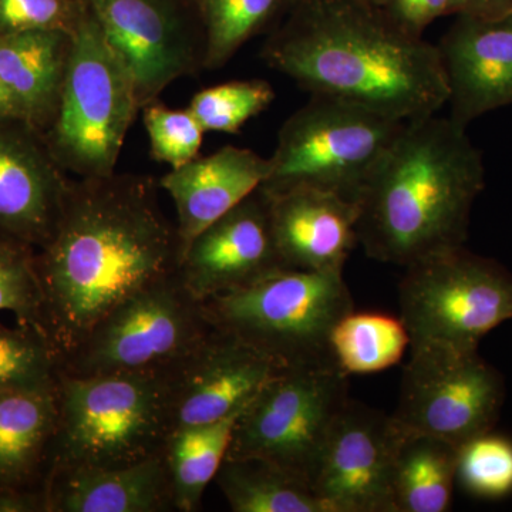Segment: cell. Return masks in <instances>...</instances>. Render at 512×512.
Segmentation results:
<instances>
[{"instance_id": "obj_30", "label": "cell", "mask_w": 512, "mask_h": 512, "mask_svg": "<svg viewBox=\"0 0 512 512\" xmlns=\"http://www.w3.org/2000/svg\"><path fill=\"white\" fill-rule=\"evenodd\" d=\"M457 480L467 493L503 498L512 493V440L493 431L458 448Z\"/></svg>"}, {"instance_id": "obj_36", "label": "cell", "mask_w": 512, "mask_h": 512, "mask_svg": "<svg viewBox=\"0 0 512 512\" xmlns=\"http://www.w3.org/2000/svg\"><path fill=\"white\" fill-rule=\"evenodd\" d=\"M0 512H47L45 493L0 490Z\"/></svg>"}, {"instance_id": "obj_11", "label": "cell", "mask_w": 512, "mask_h": 512, "mask_svg": "<svg viewBox=\"0 0 512 512\" xmlns=\"http://www.w3.org/2000/svg\"><path fill=\"white\" fill-rule=\"evenodd\" d=\"M410 352L392 413L403 433L461 447L493 431L503 409L505 384L478 350L423 346Z\"/></svg>"}, {"instance_id": "obj_37", "label": "cell", "mask_w": 512, "mask_h": 512, "mask_svg": "<svg viewBox=\"0 0 512 512\" xmlns=\"http://www.w3.org/2000/svg\"><path fill=\"white\" fill-rule=\"evenodd\" d=\"M6 120L19 119L15 106H13V101L10 99L8 90H6L5 84H3L2 79H0V121Z\"/></svg>"}, {"instance_id": "obj_14", "label": "cell", "mask_w": 512, "mask_h": 512, "mask_svg": "<svg viewBox=\"0 0 512 512\" xmlns=\"http://www.w3.org/2000/svg\"><path fill=\"white\" fill-rule=\"evenodd\" d=\"M282 369L215 326L197 348L165 369L171 431L214 423L244 409Z\"/></svg>"}, {"instance_id": "obj_2", "label": "cell", "mask_w": 512, "mask_h": 512, "mask_svg": "<svg viewBox=\"0 0 512 512\" xmlns=\"http://www.w3.org/2000/svg\"><path fill=\"white\" fill-rule=\"evenodd\" d=\"M262 57L311 96L390 119L439 113L448 84L439 47L394 28L362 0H293Z\"/></svg>"}, {"instance_id": "obj_20", "label": "cell", "mask_w": 512, "mask_h": 512, "mask_svg": "<svg viewBox=\"0 0 512 512\" xmlns=\"http://www.w3.org/2000/svg\"><path fill=\"white\" fill-rule=\"evenodd\" d=\"M47 512L175 511L164 450L119 468L57 471L45 485Z\"/></svg>"}, {"instance_id": "obj_38", "label": "cell", "mask_w": 512, "mask_h": 512, "mask_svg": "<svg viewBox=\"0 0 512 512\" xmlns=\"http://www.w3.org/2000/svg\"><path fill=\"white\" fill-rule=\"evenodd\" d=\"M362 2H366V3H369V0H362Z\"/></svg>"}, {"instance_id": "obj_25", "label": "cell", "mask_w": 512, "mask_h": 512, "mask_svg": "<svg viewBox=\"0 0 512 512\" xmlns=\"http://www.w3.org/2000/svg\"><path fill=\"white\" fill-rule=\"evenodd\" d=\"M244 409L214 423L171 431L164 453L173 481L175 511L200 508L202 495L227 457L235 424Z\"/></svg>"}, {"instance_id": "obj_33", "label": "cell", "mask_w": 512, "mask_h": 512, "mask_svg": "<svg viewBox=\"0 0 512 512\" xmlns=\"http://www.w3.org/2000/svg\"><path fill=\"white\" fill-rule=\"evenodd\" d=\"M86 8V0H0V36L32 30L72 33Z\"/></svg>"}, {"instance_id": "obj_15", "label": "cell", "mask_w": 512, "mask_h": 512, "mask_svg": "<svg viewBox=\"0 0 512 512\" xmlns=\"http://www.w3.org/2000/svg\"><path fill=\"white\" fill-rule=\"evenodd\" d=\"M286 268L272 231L268 197L262 188L192 239L178 275L204 302L241 291Z\"/></svg>"}, {"instance_id": "obj_28", "label": "cell", "mask_w": 512, "mask_h": 512, "mask_svg": "<svg viewBox=\"0 0 512 512\" xmlns=\"http://www.w3.org/2000/svg\"><path fill=\"white\" fill-rule=\"evenodd\" d=\"M59 373V357L39 330L0 325V393L53 386Z\"/></svg>"}, {"instance_id": "obj_9", "label": "cell", "mask_w": 512, "mask_h": 512, "mask_svg": "<svg viewBox=\"0 0 512 512\" xmlns=\"http://www.w3.org/2000/svg\"><path fill=\"white\" fill-rule=\"evenodd\" d=\"M339 366L285 367L241 413L225 458H261L312 484L336 420L349 402Z\"/></svg>"}, {"instance_id": "obj_26", "label": "cell", "mask_w": 512, "mask_h": 512, "mask_svg": "<svg viewBox=\"0 0 512 512\" xmlns=\"http://www.w3.org/2000/svg\"><path fill=\"white\" fill-rule=\"evenodd\" d=\"M330 345L346 376L369 375L399 363L410 348V339L400 318L352 311L333 329Z\"/></svg>"}, {"instance_id": "obj_32", "label": "cell", "mask_w": 512, "mask_h": 512, "mask_svg": "<svg viewBox=\"0 0 512 512\" xmlns=\"http://www.w3.org/2000/svg\"><path fill=\"white\" fill-rule=\"evenodd\" d=\"M143 121L151 157L158 163L178 168L198 157L205 131L190 110H171L154 101L144 107Z\"/></svg>"}, {"instance_id": "obj_3", "label": "cell", "mask_w": 512, "mask_h": 512, "mask_svg": "<svg viewBox=\"0 0 512 512\" xmlns=\"http://www.w3.org/2000/svg\"><path fill=\"white\" fill-rule=\"evenodd\" d=\"M483 154L448 117L406 121L357 200L366 255L406 266L464 247L484 190Z\"/></svg>"}, {"instance_id": "obj_16", "label": "cell", "mask_w": 512, "mask_h": 512, "mask_svg": "<svg viewBox=\"0 0 512 512\" xmlns=\"http://www.w3.org/2000/svg\"><path fill=\"white\" fill-rule=\"evenodd\" d=\"M70 180L42 136L22 121H0V232L35 249L45 245Z\"/></svg>"}, {"instance_id": "obj_8", "label": "cell", "mask_w": 512, "mask_h": 512, "mask_svg": "<svg viewBox=\"0 0 512 512\" xmlns=\"http://www.w3.org/2000/svg\"><path fill=\"white\" fill-rule=\"evenodd\" d=\"M404 269L400 319L410 349L478 350L487 333L512 319V275L494 259L461 247Z\"/></svg>"}, {"instance_id": "obj_24", "label": "cell", "mask_w": 512, "mask_h": 512, "mask_svg": "<svg viewBox=\"0 0 512 512\" xmlns=\"http://www.w3.org/2000/svg\"><path fill=\"white\" fill-rule=\"evenodd\" d=\"M458 448L434 437L403 433L393 474L396 512L448 510L457 480Z\"/></svg>"}, {"instance_id": "obj_23", "label": "cell", "mask_w": 512, "mask_h": 512, "mask_svg": "<svg viewBox=\"0 0 512 512\" xmlns=\"http://www.w3.org/2000/svg\"><path fill=\"white\" fill-rule=\"evenodd\" d=\"M215 481L234 512H330L309 481L261 458H225Z\"/></svg>"}, {"instance_id": "obj_21", "label": "cell", "mask_w": 512, "mask_h": 512, "mask_svg": "<svg viewBox=\"0 0 512 512\" xmlns=\"http://www.w3.org/2000/svg\"><path fill=\"white\" fill-rule=\"evenodd\" d=\"M72 33L32 30L0 36V79L18 119L45 137L59 109Z\"/></svg>"}, {"instance_id": "obj_1", "label": "cell", "mask_w": 512, "mask_h": 512, "mask_svg": "<svg viewBox=\"0 0 512 512\" xmlns=\"http://www.w3.org/2000/svg\"><path fill=\"white\" fill-rule=\"evenodd\" d=\"M181 258L177 224L153 178H72L56 227L35 254L39 330L60 365L113 309L178 274Z\"/></svg>"}, {"instance_id": "obj_19", "label": "cell", "mask_w": 512, "mask_h": 512, "mask_svg": "<svg viewBox=\"0 0 512 512\" xmlns=\"http://www.w3.org/2000/svg\"><path fill=\"white\" fill-rule=\"evenodd\" d=\"M269 171V158L235 146L171 168L158 187L174 202L183 255L192 239L258 190Z\"/></svg>"}, {"instance_id": "obj_17", "label": "cell", "mask_w": 512, "mask_h": 512, "mask_svg": "<svg viewBox=\"0 0 512 512\" xmlns=\"http://www.w3.org/2000/svg\"><path fill=\"white\" fill-rule=\"evenodd\" d=\"M439 47L450 117L461 126L512 106V13L503 18L457 16Z\"/></svg>"}, {"instance_id": "obj_10", "label": "cell", "mask_w": 512, "mask_h": 512, "mask_svg": "<svg viewBox=\"0 0 512 512\" xmlns=\"http://www.w3.org/2000/svg\"><path fill=\"white\" fill-rule=\"evenodd\" d=\"M215 329L180 275L147 286L113 309L60 365L69 376L161 372Z\"/></svg>"}, {"instance_id": "obj_12", "label": "cell", "mask_w": 512, "mask_h": 512, "mask_svg": "<svg viewBox=\"0 0 512 512\" xmlns=\"http://www.w3.org/2000/svg\"><path fill=\"white\" fill-rule=\"evenodd\" d=\"M124 64L141 110L175 80L204 69L205 30L195 0H87Z\"/></svg>"}, {"instance_id": "obj_6", "label": "cell", "mask_w": 512, "mask_h": 512, "mask_svg": "<svg viewBox=\"0 0 512 512\" xmlns=\"http://www.w3.org/2000/svg\"><path fill=\"white\" fill-rule=\"evenodd\" d=\"M140 110L133 80L87 3L72 32L59 109L43 140L64 173L107 177L116 173L121 148Z\"/></svg>"}, {"instance_id": "obj_22", "label": "cell", "mask_w": 512, "mask_h": 512, "mask_svg": "<svg viewBox=\"0 0 512 512\" xmlns=\"http://www.w3.org/2000/svg\"><path fill=\"white\" fill-rule=\"evenodd\" d=\"M57 421V383L0 393V490L45 493Z\"/></svg>"}, {"instance_id": "obj_4", "label": "cell", "mask_w": 512, "mask_h": 512, "mask_svg": "<svg viewBox=\"0 0 512 512\" xmlns=\"http://www.w3.org/2000/svg\"><path fill=\"white\" fill-rule=\"evenodd\" d=\"M57 394L59 421L47 478L57 471L141 463L160 454L171 434L165 370L59 373Z\"/></svg>"}, {"instance_id": "obj_18", "label": "cell", "mask_w": 512, "mask_h": 512, "mask_svg": "<svg viewBox=\"0 0 512 512\" xmlns=\"http://www.w3.org/2000/svg\"><path fill=\"white\" fill-rule=\"evenodd\" d=\"M272 231L288 269L343 272L359 244L357 202L309 187L266 191Z\"/></svg>"}, {"instance_id": "obj_13", "label": "cell", "mask_w": 512, "mask_h": 512, "mask_svg": "<svg viewBox=\"0 0 512 512\" xmlns=\"http://www.w3.org/2000/svg\"><path fill=\"white\" fill-rule=\"evenodd\" d=\"M402 437L392 414L349 399L313 480L330 512H396L393 474Z\"/></svg>"}, {"instance_id": "obj_34", "label": "cell", "mask_w": 512, "mask_h": 512, "mask_svg": "<svg viewBox=\"0 0 512 512\" xmlns=\"http://www.w3.org/2000/svg\"><path fill=\"white\" fill-rule=\"evenodd\" d=\"M369 5L394 28L414 37H423L434 20L450 12V0H369Z\"/></svg>"}, {"instance_id": "obj_35", "label": "cell", "mask_w": 512, "mask_h": 512, "mask_svg": "<svg viewBox=\"0 0 512 512\" xmlns=\"http://www.w3.org/2000/svg\"><path fill=\"white\" fill-rule=\"evenodd\" d=\"M512 0H450L448 15L494 19L511 15Z\"/></svg>"}, {"instance_id": "obj_27", "label": "cell", "mask_w": 512, "mask_h": 512, "mask_svg": "<svg viewBox=\"0 0 512 512\" xmlns=\"http://www.w3.org/2000/svg\"><path fill=\"white\" fill-rule=\"evenodd\" d=\"M205 30L204 70L225 66L293 0H195Z\"/></svg>"}, {"instance_id": "obj_5", "label": "cell", "mask_w": 512, "mask_h": 512, "mask_svg": "<svg viewBox=\"0 0 512 512\" xmlns=\"http://www.w3.org/2000/svg\"><path fill=\"white\" fill-rule=\"evenodd\" d=\"M214 326L281 367L336 365L333 329L355 311L343 272L282 269L255 285L204 301Z\"/></svg>"}, {"instance_id": "obj_31", "label": "cell", "mask_w": 512, "mask_h": 512, "mask_svg": "<svg viewBox=\"0 0 512 512\" xmlns=\"http://www.w3.org/2000/svg\"><path fill=\"white\" fill-rule=\"evenodd\" d=\"M35 254V248L0 232V312L13 313L19 325L39 330L40 291Z\"/></svg>"}, {"instance_id": "obj_29", "label": "cell", "mask_w": 512, "mask_h": 512, "mask_svg": "<svg viewBox=\"0 0 512 512\" xmlns=\"http://www.w3.org/2000/svg\"><path fill=\"white\" fill-rule=\"evenodd\" d=\"M274 100V87L266 80H234L201 90L192 97L188 110L205 133L238 134Z\"/></svg>"}, {"instance_id": "obj_7", "label": "cell", "mask_w": 512, "mask_h": 512, "mask_svg": "<svg viewBox=\"0 0 512 512\" xmlns=\"http://www.w3.org/2000/svg\"><path fill=\"white\" fill-rule=\"evenodd\" d=\"M404 124L346 101L311 96L279 130L261 188H316L357 202Z\"/></svg>"}]
</instances>
